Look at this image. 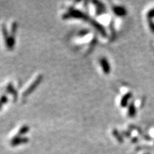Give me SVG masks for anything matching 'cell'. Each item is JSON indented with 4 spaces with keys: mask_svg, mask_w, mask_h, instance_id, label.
I'll return each instance as SVG.
<instances>
[{
    "mask_svg": "<svg viewBox=\"0 0 154 154\" xmlns=\"http://www.w3.org/2000/svg\"><path fill=\"white\" fill-rule=\"evenodd\" d=\"M63 19H69V18H74V19H83L84 21H90L89 17H88L87 15L84 13H83L82 11L79 10H76V9H74V10H72L69 12H67L66 14L63 15Z\"/></svg>",
    "mask_w": 154,
    "mask_h": 154,
    "instance_id": "obj_1",
    "label": "cell"
},
{
    "mask_svg": "<svg viewBox=\"0 0 154 154\" xmlns=\"http://www.w3.org/2000/svg\"><path fill=\"white\" fill-rule=\"evenodd\" d=\"M42 80H43V76H42V75H38V76L36 77V79L31 84V85L25 90V91L24 92V94H22V96H24V97H26L27 96L30 95V94L38 87V86L41 84Z\"/></svg>",
    "mask_w": 154,
    "mask_h": 154,
    "instance_id": "obj_2",
    "label": "cell"
},
{
    "mask_svg": "<svg viewBox=\"0 0 154 154\" xmlns=\"http://www.w3.org/2000/svg\"><path fill=\"white\" fill-rule=\"evenodd\" d=\"M29 138L26 137H22V136H14L11 140V145L13 146H16L28 143Z\"/></svg>",
    "mask_w": 154,
    "mask_h": 154,
    "instance_id": "obj_3",
    "label": "cell"
},
{
    "mask_svg": "<svg viewBox=\"0 0 154 154\" xmlns=\"http://www.w3.org/2000/svg\"><path fill=\"white\" fill-rule=\"evenodd\" d=\"M89 22H91V24L92 25H93L94 27H95L96 29L99 31L100 33L101 34V35H103V36H106V32L105 29L103 28V26H102L100 24L99 22H96V21L94 20V19H90Z\"/></svg>",
    "mask_w": 154,
    "mask_h": 154,
    "instance_id": "obj_4",
    "label": "cell"
},
{
    "mask_svg": "<svg viewBox=\"0 0 154 154\" xmlns=\"http://www.w3.org/2000/svg\"><path fill=\"white\" fill-rule=\"evenodd\" d=\"M100 64L102 67V69L104 72L105 74H109L110 72V65H109V62L105 58H102V59L100 60Z\"/></svg>",
    "mask_w": 154,
    "mask_h": 154,
    "instance_id": "obj_5",
    "label": "cell"
},
{
    "mask_svg": "<svg viewBox=\"0 0 154 154\" xmlns=\"http://www.w3.org/2000/svg\"><path fill=\"white\" fill-rule=\"evenodd\" d=\"M5 43L7 44V47L8 48L9 50H12L14 49V44H15L14 36L9 35L8 38L5 41Z\"/></svg>",
    "mask_w": 154,
    "mask_h": 154,
    "instance_id": "obj_6",
    "label": "cell"
},
{
    "mask_svg": "<svg viewBox=\"0 0 154 154\" xmlns=\"http://www.w3.org/2000/svg\"><path fill=\"white\" fill-rule=\"evenodd\" d=\"M7 90L9 94H11V95L14 96V99H17V96H18V94H17V91H16V89H15V88L13 86L12 84H8V86H7Z\"/></svg>",
    "mask_w": 154,
    "mask_h": 154,
    "instance_id": "obj_7",
    "label": "cell"
},
{
    "mask_svg": "<svg viewBox=\"0 0 154 154\" xmlns=\"http://www.w3.org/2000/svg\"><path fill=\"white\" fill-rule=\"evenodd\" d=\"M94 3L96 5V14H101L103 12L105 9V7L103 5H102L99 2H94Z\"/></svg>",
    "mask_w": 154,
    "mask_h": 154,
    "instance_id": "obj_8",
    "label": "cell"
},
{
    "mask_svg": "<svg viewBox=\"0 0 154 154\" xmlns=\"http://www.w3.org/2000/svg\"><path fill=\"white\" fill-rule=\"evenodd\" d=\"M29 129H30L29 127L28 126H26V125H24V126H22L20 128H19V130L18 131V134H17V136H24V134H26V133H28Z\"/></svg>",
    "mask_w": 154,
    "mask_h": 154,
    "instance_id": "obj_9",
    "label": "cell"
},
{
    "mask_svg": "<svg viewBox=\"0 0 154 154\" xmlns=\"http://www.w3.org/2000/svg\"><path fill=\"white\" fill-rule=\"evenodd\" d=\"M113 12H115V14H116L119 16H121V15H124L125 14V10L123 7H114L113 8Z\"/></svg>",
    "mask_w": 154,
    "mask_h": 154,
    "instance_id": "obj_10",
    "label": "cell"
},
{
    "mask_svg": "<svg viewBox=\"0 0 154 154\" xmlns=\"http://www.w3.org/2000/svg\"><path fill=\"white\" fill-rule=\"evenodd\" d=\"M17 28H18V24L17 22H14L11 25V36H14L15 34L17 33Z\"/></svg>",
    "mask_w": 154,
    "mask_h": 154,
    "instance_id": "obj_11",
    "label": "cell"
},
{
    "mask_svg": "<svg viewBox=\"0 0 154 154\" xmlns=\"http://www.w3.org/2000/svg\"><path fill=\"white\" fill-rule=\"evenodd\" d=\"M2 34H3L4 38H5V41H6V40L8 38L9 35L8 34V32H7V27H6L5 24H3L2 26Z\"/></svg>",
    "mask_w": 154,
    "mask_h": 154,
    "instance_id": "obj_12",
    "label": "cell"
},
{
    "mask_svg": "<svg viewBox=\"0 0 154 154\" xmlns=\"http://www.w3.org/2000/svg\"><path fill=\"white\" fill-rule=\"evenodd\" d=\"M8 101V98L7 96H2L0 97V103L1 104H4V103H7Z\"/></svg>",
    "mask_w": 154,
    "mask_h": 154,
    "instance_id": "obj_13",
    "label": "cell"
},
{
    "mask_svg": "<svg viewBox=\"0 0 154 154\" xmlns=\"http://www.w3.org/2000/svg\"><path fill=\"white\" fill-rule=\"evenodd\" d=\"M88 32H89V31L87 29H83L82 31H80L79 33V36H84L87 35V34H88Z\"/></svg>",
    "mask_w": 154,
    "mask_h": 154,
    "instance_id": "obj_14",
    "label": "cell"
},
{
    "mask_svg": "<svg viewBox=\"0 0 154 154\" xmlns=\"http://www.w3.org/2000/svg\"><path fill=\"white\" fill-rule=\"evenodd\" d=\"M2 109V104L0 103V109Z\"/></svg>",
    "mask_w": 154,
    "mask_h": 154,
    "instance_id": "obj_15",
    "label": "cell"
}]
</instances>
